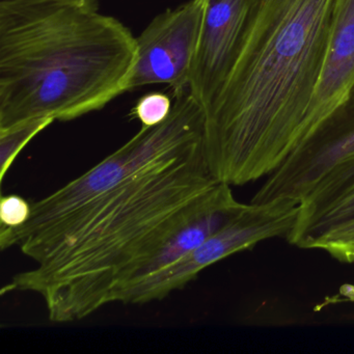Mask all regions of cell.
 I'll return each instance as SVG.
<instances>
[{
    "label": "cell",
    "instance_id": "7",
    "mask_svg": "<svg viewBox=\"0 0 354 354\" xmlns=\"http://www.w3.org/2000/svg\"><path fill=\"white\" fill-rule=\"evenodd\" d=\"M231 187L219 182L201 196L158 248L136 267L127 283L115 294L113 302L126 290L181 260L231 221L244 205L236 200Z\"/></svg>",
    "mask_w": 354,
    "mask_h": 354
},
{
    "label": "cell",
    "instance_id": "1",
    "mask_svg": "<svg viewBox=\"0 0 354 354\" xmlns=\"http://www.w3.org/2000/svg\"><path fill=\"white\" fill-rule=\"evenodd\" d=\"M173 99L165 122L142 127L98 165L32 203L21 227H0L1 250L18 246L36 263L1 294H38L55 323L113 304L136 267L219 183L205 152L204 109L188 88Z\"/></svg>",
    "mask_w": 354,
    "mask_h": 354
},
{
    "label": "cell",
    "instance_id": "3",
    "mask_svg": "<svg viewBox=\"0 0 354 354\" xmlns=\"http://www.w3.org/2000/svg\"><path fill=\"white\" fill-rule=\"evenodd\" d=\"M136 38L97 10L53 0H0V129L68 122L127 93Z\"/></svg>",
    "mask_w": 354,
    "mask_h": 354
},
{
    "label": "cell",
    "instance_id": "4",
    "mask_svg": "<svg viewBox=\"0 0 354 354\" xmlns=\"http://www.w3.org/2000/svg\"><path fill=\"white\" fill-rule=\"evenodd\" d=\"M300 203L281 196L261 203L244 204L221 230L181 260L120 294L117 302L146 304L165 299L184 289L202 271L219 261L254 248L260 242L285 237L297 221Z\"/></svg>",
    "mask_w": 354,
    "mask_h": 354
},
{
    "label": "cell",
    "instance_id": "15",
    "mask_svg": "<svg viewBox=\"0 0 354 354\" xmlns=\"http://www.w3.org/2000/svg\"><path fill=\"white\" fill-rule=\"evenodd\" d=\"M341 294L349 300H354V285H346L342 287Z\"/></svg>",
    "mask_w": 354,
    "mask_h": 354
},
{
    "label": "cell",
    "instance_id": "5",
    "mask_svg": "<svg viewBox=\"0 0 354 354\" xmlns=\"http://www.w3.org/2000/svg\"><path fill=\"white\" fill-rule=\"evenodd\" d=\"M206 7L207 0H189L156 16L136 37L138 55L127 92L162 84L173 94L188 88Z\"/></svg>",
    "mask_w": 354,
    "mask_h": 354
},
{
    "label": "cell",
    "instance_id": "2",
    "mask_svg": "<svg viewBox=\"0 0 354 354\" xmlns=\"http://www.w3.org/2000/svg\"><path fill=\"white\" fill-rule=\"evenodd\" d=\"M333 6L258 0L235 63L205 111V152L217 181L265 179L310 140Z\"/></svg>",
    "mask_w": 354,
    "mask_h": 354
},
{
    "label": "cell",
    "instance_id": "12",
    "mask_svg": "<svg viewBox=\"0 0 354 354\" xmlns=\"http://www.w3.org/2000/svg\"><path fill=\"white\" fill-rule=\"evenodd\" d=\"M173 109L171 99L163 93L145 95L131 109L132 119L138 120L142 127L159 125L169 118Z\"/></svg>",
    "mask_w": 354,
    "mask_h": 354
},
{
    "label": "cell",
    "instance_id": "11",
    "mask_svg": "<svg viewBox=\"0 0 354 354\" xmlns=\"http://www.w3.org/2000/svg\"><path fill=\"white\" fill-rule=\"evenodd\" d=\"M308 250H322L339 262L354 264V217L319 236Z\"/></svg>",
    "mask_w": 354,
    "mask_h": 354
},
{
    "label": "cell",
    "instance_id": "10",
    "mask_svg": "<svg viewBox=\"0 0 354 354\" xmlns=\"http://www.w3.org/2000/svg\"><path fill=\"white\" fill-rule=\"evenodd\" d=\"M55 120L40 118L16 124L6 129H0V182L3 184L6 175L15 162L18 155L43 130L48 128Z\"/></svg>",
    "mask_w": 354,
    "mask_h": 354
},
{
    "label": "cell",
    "instance_id": "8",
    "mask_svg": "<svg viewBox=\"0 0 354 354\" xmlns=\"http://www.w3.org/2000/svg\"><path fill=\"white\" fill-rule=\"evenodd\" d=\"M354 217V151L337 159L300 200L297 221L287 240L308 250L319 236Z\"/></svg>",
    "mask_w": 354,
    "mask_h": 354
},
{
    "label": "cell",
    "instance_id": "14",
    "mask_svg": "<svg viewBox=\"0 0 354 354\" xmlns=\"http://www.w3.org/2000/svg\"><path fill=\"white\" fill-rule=\"evenodd\" d=\"M53 1L94 10H97V6H98V0H53Z\"/></svg>",
    "mask_w": 354,
    "mask_h": 354
},
{
    "label": "cell",
    "instance_id": "6",
    "mask_svg": "<svg viewBox=\"0 0 354 354\" xmlns=\"http://www.w3.org/2000/svg\"><path fill=\"white\" fill-rule=\"evenodd\" d=\"M258 0H207L188 91L205 111L235 63Z\"/></svg>",
    "mask_w": 354,
    "mask_h": 354
},
{
    "label": "cell",
    "instance_id": "9",
    "mask_svg": "<svg viewBox=\"0 0 354 354\" xmlns=\"http://www.w3.org/2000/svg\"><path fill=\"white\" fill-rule=\"evenodd\" d=\"M354 86V0H333L326 57L308 115L310 140Z\"/></svg>",
    "mask_w": 354,
    "mask_h": 354
},
{
    "label": "cell",
    "instance_id": "13",
    "mask_svg": "<svg viewBox=\"0 0 354 354\" xmlns=\"http://www.w3.org/2000/svg\"><path fill=\"white\" fill-rule=\"evenodd\" d=\"M32 215V203L17 194L1 196L0 200V227L14 229L21 227Z\"/></svg>",
    "mask_w": 354,
    "mask_h": 354
}]
</instances>
